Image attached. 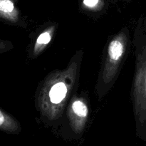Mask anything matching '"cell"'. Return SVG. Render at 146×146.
<instances>
[{
	"mask_svg": "<svg viewBox=\"0 0 146 146\" xmlns=\"http://www.w3.org/2000/svg\"><path fill=\"white\" fill-rule=\"evenodd\" d=\"M76 70V63H73L64 71L50 75L43 85L38 96V105L43 115L49 119L61 115L74 85Z\"/></svg>",
	"mask_w": 146,
	"mask_h": 146,
	"instance_id": "cell-1",
	"label": "cell"
},
{
	"mask_svg": "<svg viewBox=\"0 0 146 146\" xmlns=\"http://www.w3.org/2000/svg\"><path fill=\"white\" fill-rule=\"evenodd\" d=\"M133 85L135 115L142 123H146V45L139 54Z\"/></svg>",
	"mask_w": 146,
	"mask_h": 146,
	"instance_id": "cell-2",
	"label": "cell"
},
{
	"mask_svg": "<svg viewBox=\"0 0 146 146\" xmlns=\"http://www.w3.org/2000/svg\"><path fill=\"white\" fill-rule=\"evenodd\" d=\"M127 42V34L124 32L117 34L110 41L103 70L102 81L104 84H109L115 78L126 51Z\"/></svg>",
	"mask_w": 146,
	"mask_h": 146,
	"instance_id": "cell-3",
	"label": "cell"
},
{
	"mask_svg": "<svg viewBox=\"0 0 146 146\" xmlns=\"http://www.w3.org/2000/svg\"><path fill=\"white\" fill-rule=\"evenodd\" d=\"M88 108L85 101L81 98L73 101L68 110V116L76 129H81L86 121Z\"/></svg>",
	"mask_w": 146,
	"mask_h": 146,
	"instance_id": "cell-4",
	"label": "cell"
},
{
	"mask_svg": "<svg viewBox=\"0 0 146 146\" xmlns=\"http://www.w3.org/2000/svg\"><path fill=\"white\" fill-rule=\"evenodd\" d=\"M0 21L6 24H21L19 12L13 0H0Z\"/></svg>",
	"mask_w": 146,
	"mask_h": 146,
	"instance_id": "cell-5",
	"label": "cell"
},
{
	"mask_svg": "<svg viewBox=\"0 0 146 146\" xmlns=\"http://www.w3.org/2000/svg\"><path fill=\"white\" fill-rule=\"evenodd\" d=\"M19 125L17 120L0 108V131L9 133H17Z\"/></svg>",
	"mask_w": 146,
	"mask_h": 146,
	"instance_id": "cell-6",
	"label": "cell"
},
{
	"mask_svg": "<svg viewBox=\"0 0 146 146\" xmlns=\"http://www.w3.org/2000/svg\"><path fill=\"white\" fill-rule=\"evenodd\" d=\"M54 32V27H51L47 29L46 31H43L38 36L36 41L35 45L34 46V56H37L39 54L45 47L49 44L51 41L52 36Z\"/></svg>",
	"mask_w": 146,
	"mask_h": 146,
	"instance_id": "cell-7",
	"label": "cell"
},
{
	"mask_svg": "<svg viewBox=\"0 0 146 146\" xmlns=\"http://www.w3.org/2000/svg\"><path fill=\"white\" fill-rule=\"evenodd\" d=\"M13 47L14 46H13L12 43L10 42L9 41L0 38V54L10 51L12 49Z\"/></svg>",
	"mask_w": 146,
	"mask_h": 146,
	"instance_id": "cell-8",
	"label": "cell"
},
{
	"mask_svg": "<svg viewBox=\"0 0 146 146\" xmlns=\"http://www.w3.org/2000/svg\"><path fill=\"white\" fill-rule=\"evenodd\" d=\"M99 0H84V4L88 8H94L98 4Z\"/></svg>",
	"mask_w": 146,
	"mask_h": 146,
	"instance_id": "cell-9",
	"label": "cell"
}]
</instances>
